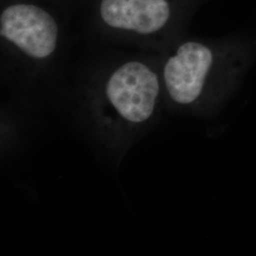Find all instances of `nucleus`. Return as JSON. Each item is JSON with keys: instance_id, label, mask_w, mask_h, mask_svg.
<instances>
[{"instance_id": "f257e3e1", "label": "nucleus", "mask_w": 256, "mask_h": 256, "mask_svg": "<svg viewBox=\"0 0 256 256\" xmlns=\"http://www.w3.org/2000/svg\"><path fill=\"white\" fill-rule=\"evenodd\" d=\"M75 95L84 128L122 156L165 108L160 54L120 48L102 52L78 74Z\"/></svg>"}, {"instance_id": "f03ea898", "label": "nucleus", "mask_w": 256, "mask_h": 256, "mask_svg": "<svg viewBox=\"0 0 256 256\" xmlns=\"http://www.w3.org/2000/svg\"><path fill=\"white\" fill-rule=\"evenodd\" d=\"M256 58V42L247 36L180 38L160 54L165 108L214 116L238 92Z\"/></svg>"}, {"instance_id": "7ed1b4c3", "label": "nucleus", "mask_w": 256, "mask_h": 256, "mask_svg": "<svg viewBox=\"0 0 256 256\" xmlns=\"http://www.w3.org/2000/svg\"><path fill=\"white\" fill-rule=\"evenodd\" d=\"M72 18L43 2L1 0L2 79L30 93L59 79L72 41Z\"/></svg>"}, {"instance_id": "20e7f679", "label": "nucleus", "mask_w": 256, "mask_h": 256, "mask_svg": "<svg viewBox=\"0 0 256 256\" xmlns=\"http://www.w3.org/2000/svg\"><path fill=\"white\" fill-rule=\"evenodd\" d=\"M206 0H90L84 32L112 48L162 54L187 36Z\"/></svg>"}, {"instance_id": "39448f33", "label": "nucleus", "mask_w": 256, "mask_h": 256, "mask_svg": "<svg viewBox=\"0 0 256 256\" xmlns=\"http://www.w3.org/2000/svg\"><path fill=\"white\" fill-rule=\"evenodd\" d=\"M46 3L50 5L55 6L70 16L74 18V16H81L82 12L86 9V5L88 4L90 0H34Z\"/></svg>"}]
</instances>
